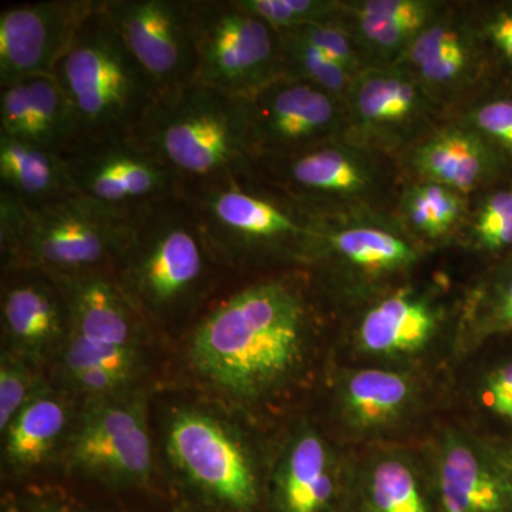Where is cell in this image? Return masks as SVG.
<instances>
[{
    "mask_svg": "<svg viewBox=\"0 0 512 512\" xmlns=\"http://www.w3.org/2000/svg\"><path fill=\"white\" fill-rule=\"evenodd\" d=\"M80 143L130 137L158 97L156 84L131 55L97 0L57 64Z\"/></svg>",
    "mask_w": 512,
    "mask_h": 512,
    "instance_id": "277c9868",
    "label": "cell"
},
{
    "mask_svg": "<svg viewBox=\"0 0 512 512\" xmlns=\"http://www.w3.org/2000/svg\"><path fill=\"white\" fill-rule=\"evenodd\" d=\"M427 6L413 0H369L362 3L359 18H389L421 23L427 18Z\"/></svg>",
    "mask_w": 512,
    "mask_h": 512,
    "instance_id": "d590c367",
    "label": "cell"
},
{
    "mask_svg": "<svg viewBox=\"0 0 512 512\" xmlns=\"http://www.w3.org/2000/svg\"><path fill=\"white\" fill-rule=\"evenodd\" d=\"M440 494L444 512H512V485L466 444L444 451Z\"/></svg>",
    "mask_w": 512,
    "mask_h": 512,
    "instance_id": "ac0fdd59",
    "label": "cell"
},
{
    "mask_svg": "<svg viewBox=\"0 0 512 512\" xmlns=\"http://www.w3.org/2000/svg\"><path fill=\"white\" fill-rule=\"evenodd\" d=\"M491 35L501 50L512 59V16H503L491 26Z\"/></svg>",
    "mask_w": 512,
    "mask_h": 512,
    "instance_id": "b9f144b4",
    "label": "cell"
},
{
    "mask_svg": "<svg viewBox=\"0 0 512 512\" xmlns=\"http://www.w3.org/2000/svg\"><path fill=\"white\" fill-rule=\"evenodd\" d=\"M50 278L66 302L67 333L99 345L138 348L144 318L121 291L113 272Z\"/></svg>",
    "mask_w": 512,
    "mask_h": 512,
    "instance_id": "2e32d148",
    "label": "cell"
},
{
    "mask_svg": "<svg viewBox=\"0 0 512 512\" xmlns=\"http://www.w3.org/2000/svg\"><path fill=\"white\" fill-rule=\"evenodd\" d=\"M249 138L255 163L308 150L333 123L329 93L315 84L279 77L247 99Z\"/></svg>",
    "mask_w": 512,
    "mask_h": 512,
    "instance_id": "4fadbf2b",
    "label": "cell"
},
{
    "mask_svg": "<svg viewBox=\"0 0 512 512\" xmlns=\"http://www.w3.org/2000/svg\"><path fill=\"white\" fill-rule=\"evenodd\" d=\"M131 55L156 84L173 92L197 76L192 0H100Z\"/></svg>",
    "mask_w": 512,
    "mask_h": 512,
    "instance_id": "30bf717a",
    "label": "cell"
},
{
    "mask_svg": "<svg viewBox=\"0 0 512 512\" xmlns=\"http://www.w3.org/2000/svg\"><path fill=\"white\" fill-rule=\"evenodd\" d=\"M370 497L376 512H429L412 471L397 460L376 467Z\"/></svg>",
    "mask_w": 512,
    "mask_h": 512,
    "instance_id": "484cf974",
    "label": "cell"
},
{
    "mask_svg": "<svg viewBox=\"0 0 512 512\" xmlns=\"http://www.w3.org/2000/svg\"><path fill=\"white\" fill-rule=\"evenodd\" d=\"M64 157L80 195L128 217L183 192L181 178L131 136L83 141Z\"/></svg>",
    "mask_w": 512,
    "mask_h": 512,
    "instance_id": "ba28073f",
    "label": "cell"
},
{
    "mask_svg": "<svg viewBox=\"0 0 512 512\" xmlns=\"http://www.w3.org/2000/svg\"><path fill=\"white\" fill-rule=\"evenodd\" d=\"M167 453L202 493L234 510L255 504L258 491L251 461L231 431L211 414L180 410L167 430Z\"/></svg>",
    "mask_w": 512,
    "mask_h": 512,
    "instance_id": "8fae6325",
    "label": "cell"
},
{
    "mask_svg": "<svg viewBox=\"0 0 512 512\" xmlns=\"http://www.w3.org/2000/svg\"><path fill=\"white\" fill-rule=\"evenodd\" d=\"M2 323L13 352L39 359L62 345L69 329L66 302L55 279L32 268L6 271Z\"/></svg>",
    "mask_w": 512,
    "mask_h": 512,
    "instance_id": "5bb4252c",
    "label": "cell"
},
{
    "mask_svg": "<svg viewBox=\"0 0 512 512\" xmlns=\"http://www.w3.org/2000/svg\"><path fill=\"white\" fill-rule=\"evenodd\" d=\"M289 191L299 194L352 192L365 185V175L345 154L332 148H308L278 160Z\"/></svg>",
    "mask_w": 512,
    "mask_h": 512,
    "instance_id": "7402d4cb",
    "label": "cell"
},
{
    "mask_svg": "<svg viewBox=\"0 0 512 512\" xmlns=\"http://www.w3.org/2000/svg\"><path fill=\"white\" fill-rule=\"evenodd\" d=\"M131 137L167 164L184 185L242 173L255 165L247 99L200 80L158 94Z\"/></svg>",
    "mask_w": 512,
    "mask_h": 512,
    "instance_id": "3957f363",
    "label": "cell"
},
{
    "mask_svg": "<svg viewBox=\"0 0 512 512\" xmlns=\"http://www.w3.org/2000/svg\"><path fill=\"white\" fill-rule=\"evenodd\" d=\"M481 130L512 150V101H494L478 111Z\"/></svg>",
    "mask_w": 512,
    "mask_h": 512,
    "instance_id": "8d00e7d4",
    "label": "cell"
},
{
    "mask_svg": "<svg viewBox=\"0 0 512 512\" xmlns=\"http://www.w3.org/2000/svg\"><path fill=\"white\" fill-rule=\"evenodd\" d=\"M67 423L69 410L62 397L40 387L3 431L9 466L26 471L45 463L62 439Z\"/></svg>",
    "mask_w": 512,
    "mask_h": 512,
    "instance_id": "d6986e66",
    "label": "cell"
},
{
    "mask_svg": "<svg viewBox=\"0 0 512 512\" xmlns=\"http://www.w3.org/2000/svg\"><path fill=\"white\" fill-rule=\"evenodd\" d=\"M360 25L367 39L382 47L397 46L421 28V23L412 20L389 18H360Z\"/></svg>",
    "mask_w": 512,
    "mask_h": 512,
    "instance_id": "e575fe53",
    "label": "cell"
},
{
    "mask_svg": "<svg viewBox=\"0 0 512 512\" xmlns=\"http://www.w3.org/2000/svg\"><path fill=\"white\" fill-rule=\"evenodd\" d=\"M298 33L306 42L311 43L320 52L335 60L340 66L349 70L355 64L352 49H350L348 36L342 30L326 22L309 23L299 28L289 29Z\"/></svg>",
    "mask_w": 512,
    "mask_h": 512,
    "instance_id": "836d02e7",
    "label": "cell"
},
{
    "mask_svg": "<svg viewBox=\"0 0 512 512\" xmlns=\"http://www.w3.org/2000/svg\"><path fill=\"white\" fill-rule=\"evenodd\" d=\"M5 512H90L83 505L50 494H30L8 505Z\"/></svg>",
    "mask_w": 512,
    "mask_h": 512,
    "instance_id": "60d3db41",
    "label": "cell"
},
{
    "mask_svg": "<svg viewBox=\"0 0 512 512\" xmlns=\"http://www.w3.org/2000/svg\"><path fill=\"white\" fill-rule=\"evenodd\" d=\"M0 134L62 156L80 144L72 107L55 76L0 87Z\"/></svg>",
    "mask_w": 512,
    "mask_h": 512,
    "instance_id": "9a60e30c",
    "label": "cell"
},
{
    "mask_svg": "<svg viewBox=\"0 0 512 512\" xmlns=\"http://www.w3.org/2000/svg\"><path fill=\"white\" fill-rule=\"evenodd\" d=\"M476 229L484 247L497 249L512 245V192H498L487 201Z\"/></svg>",
    "mask_w": 512,
    "mask_h": 512,
    "instance_id": "d6a6232c",
    "label": "cell"
},
{
    "mask_svg": "<svg viewBox=\"0 0 512 512\" xmlns=\"http://www.w3.org/2000/svg\"><path fill=\"white\" fill-rule=\"evenodd\" d=\"M218 265L220 259L181 192L134 217L113 276L144 320H165L204 301Z\"/></svg>",
    "mask_w": 512,
    "mask_h": 512,
    "instance_id": "7a4b0ae2",
    "label": "cell"
},
{
    "mask_svg": "<svg viewBox=\"0 0 512 512\" xmlns=\"http://www.w3.org/2000/svg\"><path fill=\"white\" fill-rule=\"evenodd\" d=\"M29 208L8 191L0 190V249L3 268H18L23 239L28 225Z\"/></svg>",
    "mask_w": 512,
    "mask_h": 512,
    "instance_id": "1f68e13d",
    "label": "cell"
},
{
    "mask_svg": "<svg viewBox=\"0 0 512 512\" xmlns=\"http://www.w3.org/2000/svg\"><path fill=\"white\" fill-rule=\"evenodd\" d=\"M460 42L456 33L444 28H433L424 32L423 35L417 37L410 50V57L416 66H423L443 52L446 47Z\"/></svg>",
    "mask_w": 512,
    "mask_h": 512,
    "instance_id": "ab89813d",
    "label": "cell"
},
{
    "mask_svg": "<svg viewBox=\"0 0 512 512\" xmlns=\"http://www.w3.org/2000/svg\"><path fill=\"white\" fill-rule=\"evenodd\" d=\"M97 0H43L0 13V87L55 76Z\"/></svg>",
    "mask_w": 512,
    "mask_h": 512,
    "instance_id": "7c38bea8",
    "label": "cell"
},
{
    "mask_svg": "<svg viewBox=\"0 0 512 512\" xmlns=\"http://www.w3.org/2000/svg\"><path fill=\"white\" fill-rule=\"evenodd\" d=\"M485 397L494 413L512 420V363L500 367L488 377Z\"/></svg>",
    "mask_w": 512,
    "mask_h": 512,
    "instance_id": "74e56055",
    "label": "cell"
},
{
    "mask_svg": "<svg viewBox=\"0 0 512 512\" xmlns=\"http://www.w3.org/2000/svg\"><path fill=\"white\" fill-rule=\"evenodd\" d=\"M279 501L284 512H325L333 480L323 441L315 433L296 439L279 473Z\"/></svg>",
    "mask_w": 512,
    "mask_h": 512,
    "instance_id": "ffe728a7",
    "label": "cell"
},
{
    "mask_svg": "<svg viewBox=\"0 0 512 512\" xmlns=\"http://www.w3.org/2000/svg\"><path fill=\"white\" fill-rule=\"evenodd\" d=\"M197 76L222 92L249 99L284 76L278 30L237 0H192Z\"/></svg>",
    "mask_w": 512,
    "mask_h": 512,
    "instance_id": "52a82bcc",
    "label": "cell"
},
{
    "mask_svg": "<svg viewBox=\"0 0 512 512\" xmlns=\"http://www.w3.org/2000/svg\"><path fill=\"white\" fill-rule=\"evenodd\" d=\"M183 197L222 265L242 264L256 252L316 235L292 208L256 185L252 168L184 185Z\"/></svg>",
    "mask_w": 512,
    "mask_h": 512,
    "instance_id": "5b68a950",
    "label": "cell"
},
{
    "mask_svg": "<svg viewBox=\"0 0 512 512\" xmlns=\"http://www.w3.org/2000/svg\"><path fill=\"white\" fill-rule=\"evenodd\" d=\"M329 242L340 255L366 269L399 268L414 259L406 242L379 229H346L330 235Z\"/></svg>",
    "mask_w": 512,
    "mask_h": 512,
    "instance_id": "d4e9b609",
    "label": "cell"
},
{
    "mask_svg": "<svg viewBox=\"0 0 512 512\" xmlns=\"http://www.w3.org/2000/svg\"><path fill=\"white\" fill-rule=\"evenodd\" d=\"M412 84L397 77H370L357 92V109L365 119L377 123L403 120L416 104Z\"/></svg>",
    "mask_w": 512,
    "mask_h": 512,
    "instance_id": "4316f807",
    "label": "cell"
},
{
    "mask_svg": "<svg viewBox=\"0 0 512 512\" xmlns=\"http://www.w3.org/2000/svg\"><path fill=\"white\" fill-rule=\"evenodd\" d=\"M42 387L29 367V360L13 350L3 352L0 362V430L8 429L10 421Z\"/></svg>",
    "mask_w": 512,
    "mask_h": 512,
    "instance_id": "f546056e",
    "label": "cell"
},
{
    "mask_svg": "<svg viewBox=\"0 0 512 512\" xmlns=\"http://www.w3.org/2000/svg\"><path fill=\"white\" fill-rule=\"evenodd\" d=\"M0 190L29 210L77 194L66 157L0 134Z\"/></svg>",
    "mask_w": 512,
    "mask_h": 512,
    "instance_id": "e0dca14e",
    "label": "cell"
},
{
    "mask_svg": "<svg viewBox=\"0 0 512 512\" xmlns=\"http://www.w3.org/2000/svg\"><path fill=\"white\" fill-rule=\"evenodd\" d=\"M417 165L437 184L468 191L483 173V148L468 134H443L421 148Z\"/></svg>",
    "mask_w": 512,
    "mask_h": 512,
    "instance_id": "cb8c5ba5",
    "label": "cell"
},
{
    "mask_svg": "<svg viewBox=\"0 0 512 512\" xmlns=\"http://www.w3.org/2000/svg\"><path fill=\"white\" fill-rule=\"evenodd\" d=\"M63 348L64 372L79 367L99 366L131 383L140 363L137 348L99 345L70 333L64 339Z\"/></svg>",
    "mask_w": 512,
    "mask_h": 512,
    "instance_id": "83f0119b",
    "label": "cell"
},
{
    "mask_svg": "<svg viewBox=\"0 0 512 512\" xmlns=\"http://www.w3.org/2000/svg\"><path fill=\"white\" fill-rule=\"evenodd\" d=\"M500 318L505 325L512 328V282L507 293H505L503 305H501L500 309Z\"/></svg>",
    "mask_w": 512,
    "mask_h": 512,
    "instance_id": "7bdbcfd3",
    "label": "cell"
},
{
    "mask_svg": "<svg viewBox=\"0 0 512 512\" xmlns=\"http://www.w3.org/2000/svg\"><path fill=\"white\" fill-rule=\"evenodd\" d=\"M464 66V50L460 42L446 47L443 52L419 67L424 79L430 82H446L453 79Z\"/></svg>",
    "mask_w": 512,
    "mask_h": 512,
    "instance_id": "f35d334b",
    "label": "cell"
},
{
    "mask_svg": "<svg viewBox=\"0 0 512 512\" xmlns=\"http://www.w3.org/2000/svg\"><path fill=\"white\" fill-rule=\"evenodd\" d=\"M460 212V200L444 185H421L410 195V218L416 227L423 229L431 237L444 234L457 220Z\"/></svg>",
    "mask_w": 512,
    "mask_h": 512,
    "instance_id": "f1b7e54d",
    "label": "cell"
},
{
    "mask_svg": "<svg viewBox=\"0 0 512 512\" xmlns=\"http://www.w3.org/2000/svg\"><path fill=\"white\" fill-rule=\"evenodd\" d=\"M133 220L79 192L29 210L16 269L49 276L113 272L130 241Z\"/></svg>",
    "mask_w": 512,
    "mask_h": 512,
    "instance_id": "8992f818",
    "label": "cell"
},
{
    "mask_svg": "<svg viewBox=\"0 0 512 512\" xmlns=\"http://www.w3.org/2000/svg\"><path fill=\"white\" fill-rule=\"evenodd\" d=\"M242 8L284 32L309 23L323 22L332 6L316 0H237Z\"/></svg>",
    "mask_w": 512,
    "mask_h": 512,
    "instance_id": "4dcf8cb0",
    "label": "cell"
},
{
    "mask_svg": "<svg viewBox=\"0 0 512 512\" xmlns=\"http://www.w3.org/2000/svg\"><path fill=\"white\" fill-rule=\"evenodd\" d=\"M119 394L92 399L67 443L66 461L84 476L143 483L153 466L146 404Z\"/></svg>",
    "mask_w": 512,
    "mask_h": 512,
    "instance_id": "9c48e42d",
    "label": "cell"
},
{
    "mask_svg": "<svg viewBox=\"0 0 512 512\" xmlns=\"http://www.w3.org/2000/svg\"><path fill=\"white\" fill-rule=\"evenodd\" d=\"M308 332V306L284 279L244 286L220 299L195 323L190 357L212 386L254 399L298 366Z\"/></svg>",
    "mask_w": 512,
    "mask_h": 512,
    "instance_id": "6da1fadb",
    "label": "cell"
},
{
    "mask_svg": "<svg viewBox=\"0 0 512 512\" xmlns=\"http://www.w3.org/2000/svg\"><path fill=\"white\" fill-rule=\"evenodd\" d=\"M410 397V384L387 370L369 369L348 380L343 392L350 419L363 427L379 426L402 412Z\"/></svg>",
    "mask_w": 512,
    "mask_h": 512,
    "instance_id": "603a6c76",
    "label": "cell"
},
{
    "mask_svg": "<svg viewBox=\"0 0 512 512\" xmlns=\"http://www.w3.org/2000/svg\"><path fill=\"white\" fill-rule=\"evenodd\" d=\"M434 316L424 303L393 296L367 313L360 342L372 353L394 355L419 350L429 342Z\"/></svg>",
    "mask_w": 512,
    "mask_h": 512,
    "instance_id": "44dd1931",
    "label": "cell"
}]
</instances>
